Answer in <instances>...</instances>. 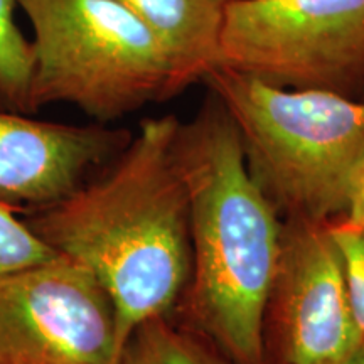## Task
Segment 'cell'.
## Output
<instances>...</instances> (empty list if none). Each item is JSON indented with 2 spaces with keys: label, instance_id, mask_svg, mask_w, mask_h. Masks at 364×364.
Returning <instances> with one entry per match:
<instances>
[{
  "label": "cell",
  "instance_id": "obj_1",
  "mask_svg": "<svg viewBox=\"0 0 364 364\" xmlns=\"http://www.w3.org/2000/svg\"><path fill=\"white\" fill-rule=\"evenodd\" d=\"M174 115L144 118L107 166L58 203L27 213L36 236L90 268L117 309L118 341L172 316L191 273L189 196Z\"/></svg>",
  "mask_w": 364,
  "mask_h": 364
},
{
  "label": "cell",
  "instance_id": "obj_2",
  "mask_svg": "<svg viewBox=\"0 0 364 364\" xmlns=\"http://www.w3.org/2000/svg\"><path fill=\"white\" fill-rule=\"evenodd\" d=\"M174 147L189 196L186 321L231 364H267L265 311L284 220L250 174L238 130L211 91L194 118L179 122Z\"/></svg>",
  "mask_w": 364,
  "mask_h": 364
},
{
  "label": "cell",
  "instance_id": "obj_3",
  "mask_svg": "<svg viewBox=\"0 0 364 364\" xmlns=\"http://www.w3.org/2000/svg\"><path fill=\"white\" fill-rule=\"evenodd\" d=\"M203 83L238 130L250 174L284 220L334 221L364 157V100L218 66Z\"/></svg>",
  "mask_w": 364,
  "mask_h": 364
},
{
  "label": "cell",
  "instance_id": "obj_4",
  "mask_svg": "<svg viewBox=\"0 0 364 364\" xmlns=\"http://www.w3.org/2000/svg\"><path fill=\"white\" fill-rule=\"evenodd\" d=\"M33 27V108L68 103L110 125L189 88L171 53L117 0H17Z\"/></svg>",
  "mask_w": 364,
  "mask_h": 364
},
{
  "label": "cell",
  "instance_id": "obj_5",
  "mask_svg": "<svg viewBox=\"0 0 364 364\" xmlns=\"http://www.w3.org/2000/svg\"><path fill=\"white\" fill-rule=\"evenodd\" d=\"M220 66L285 88L359 98L364 0H228Z\"/></svg>",
  "mask_w": 364,
  "mask_h": 364
},
{
  "label": "cell",
  "instance_id": "obj_6",
  "mask_svg": "<svg viewBox=\"0 0 364 364\" xmlns=\"http://www.w3.org/2000/svg\"><path fill=\"white\" fill-rule=\"evenodd\" d=\"M115 304L93 272L59 257L0 277V364H118Z\"/></svg>",
  "mask_w": 364,
  "mask_h": 364
},
{
  "label": "cell",
  "instance_id": "obj_7",
  "mask_svg": "<svg viewBox=\"0 0 364 364\" xmlns=\"http://www.w3.org/2000/svg\"><path fill=\"white\" fill-rule=\"evenodd\" d=\"M282 364H343L364 344L329 221L284 220L265 311Z\"/></svg>",
  "mask_w": 364,
  "mask_h": 364
},
{
  "label": "cell",
  "instance_id": "obj_8",
  "mask_svg": "<svg viewBox=\"0 0 364 364\" xmlns=\"http://www.w3.org/2000/svg\"><path fill=\"white\" fill-rule=\"evenodd\" d=\"M132 132L0 110V203L21 215L58 203L107 166Z\"/></svg>",
  "mask_w": 364,
  "mask_h": 364
},
{
  "label": "cell",
  "instance_id": "obj_9",
  "mask_svg": "<svg viewBox=\"0 0 364 364\" xmlns=\"http://www.w3.org/2000/svg\"><path fill=\"white\" fill-rule=\"evenodd\" d=\"M134 12L171 53L193 86L220 66L228 0H117Z\"/></svg>",
  "mask_w": 364,
  "mask_h": 364
},
{
  "label": "cell",
  "instance_id": "obj_10",
  "mask_svg": "<svg viewBox=\"0 0 364 364\" xmlns=\"http://www.w3.org/2000/svg\"><path fill=\"white\" fill-rule=\"evenodd\" d=\"M118 364H226L191 327L176 324L172 316L144 321L130 332Z\"/></svg>",
  "mask_w": 364,
  "mask_h": 364
},
{
  "label": "cell",
  "instance_id": "obj_11",
  "mask_svg": "<svg viewBox=\"0 0 364 364\" xmlns=\"http://www.w3.org/2000/svg\"><path fill=\"white\" fill-rule=\"evenodd\" d=\"M17 0H0V110L36 115L33 46L16 21Z\"/></svg>",
  "mask_w": 364,
  "mask_h": 364
},
{
  "label": "cell",
  "instance_id": "obj_12",
  "mask_svg": "<svg viewBox=\"0 0 364 364\" xmlns=\"http://www.w3.org/2000/svg\"><path fill=\"white\" fill-rule=\"evenodd\" d=\"M59 257L38 238L19 211L0 203V277Z\"/></svg>",
  "mask_w": 364,
  "mask_h": 364
},
{
  "label": "cell",
  "instance_id": "obj_13",
  "mask_svg": "<svg viewBox=\"0 0 364 364\" xmlns=\"http://www.w3.org/2000/svg\"><path fill=\"white\" fill-rule=\"evenodd\" d=\"M329 230L338 247L354 321L364 339V225L329 221Z\"/></svg>",
  "mask_w": 364,
  "mask_h": 364
},
{
  "label": "cell",
  "instance_id": "obj_14",
  "mask_svg": "<svg viewBox=\"0 0 364 364\" xmlns=\"http://www.w3.org/2000/svg\"><path fill=\"white\" fill-rule=\"evenodd\" d=\"M334 221L346 223V225H364V157L353 174L343 216Z\"/></svg>",
  "mask_w": 364,
  "mask_h": 364
},
{
  "label": "cell",
  "instance_id": "obj_15",
  "mask_svg": "<svg viewBox=\"0 0 364 364\" xmlns=\"http://www.w3.org/2000/svg\"><path fill=\"white\" fill-rule=\"evenodd\" d=\"M343 364H364V344L358 349L356 353L353 354L351 358L348 359V361H344Z\"/></svg>",
  "mask_w": 364,
  "mask_h": 364
},
{
  "label": "cell",
  "instance_id": "obj_16",
  "mask_svg": "<svg viewBox=\"0 0 364 364\" xmlns=\"http://www.w3.org/2000/svg\"><path fill=\"white\" fill-rule=\"evenodd\" d=\"M359 98H363V100H364V86H363V91H361V95H359Z\"/></svg>",
  "mask_w": 364,
  "mask_h": 364
}]
</instances>
